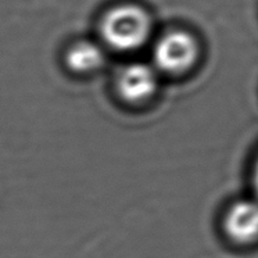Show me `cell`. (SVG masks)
<instances>
[{"mask_svg":"<svg viewBox=\"0 0 258 258\" xmlns=\"http://www.w3.org/2000/svg\"><path fill=\"white\" fill-rule=\"evenodd\" d=\"M115 86L123 100L139 103L154 95L157 89V74L145 62H132L119 71Z\"/></svg>","mask_w":258,"mask_h":258,"instance_id":"obj_3","label":"cell"},{"mask_svg":"<svg viewBox=\"0 0 258 258\" xmlns=\"http://www.w3.org/2000/svg\"><path fill=\"white\" fill-rule=\"evenodd\" d=\"M199 56L196 39L186 31H169L156 42L153 58L156 67L163 73H186L195 66Z\"/></svg>","mask_w":258,"mask_h":258,"instance_id":"obj_2","label":"cell"},{"mask_svg":"<svg viewBox=\"0 0 258 258\" xmlns=\"http://www.w3.org/2000/svg\"><path fill=\"white\" fill-rule=\"evenodd\" d=\"M104 51L92 40H77L68 46L64 53V66L77 75L96 73L104 66Z\"/></svg>","mask_w":258,"mask_h":258,"instance_id":"obj_5","label":"cell"},{"mask_svg":"<svg viewBox=\"0 0 258 258\" xmlns=\"http://www.w3.org/2000/svg\"><path fill=\"white\" fill-rule=\"evenodd\" d=\"M252 185H254V190L258 195V158L254 165V169H252Z\"/></svg>","mask_w":258,"mask_h":258,"instance_id":"obj_6","label":"cell"},{"mask_svg":"<svg viewBox=\"0 0 258 258\" xmlns=\"http://www.w3.org/2000/svg\"><path fill=\"white\" fill-rule=\"evenodd\" d=\"M100 36L108 47L132 51L146 43L152 32V20L146 10L136 5H119L101 17Z\"/></svg>","mask_w":258,"mask_h":258,"instance_id":"obj_1","label":"cell"},{"mask_svg":"<svg viewBox=\"0 0 258 258\" xmlns=\"http://www.w3.org/2000/svg\"><path fill=\"white\" fill-rule=\"evenodd\" d=\"M224 230L237 244L258 240V202L241 200L232 204L224 218Z\"/></svg>","mask_w":258,"mask_h":258,"instance_id":"obj_4","label":"cell"}]
</instances>
